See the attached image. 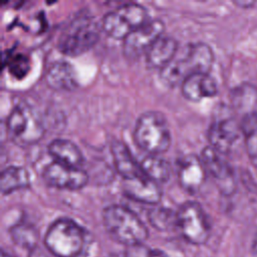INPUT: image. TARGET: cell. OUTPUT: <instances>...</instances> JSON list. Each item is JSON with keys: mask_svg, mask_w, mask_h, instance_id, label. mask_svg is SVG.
<instances>
[{"mask_svg": "<svg viewBox=\"0 0 257 257\" xmlns=\"http://www.w3.org/2000/svg\"><path fill=\"white\" fill-rule=\"evenodd\" d=\"M214 61L211 47L204 42L190 43L185 53L174 58L161 69V79L168 86L182 84L184 80L195 73H208Z\"/></svg>", "mask_w": 257, "mask_h": 257, "instance_id": "obj_1", "label": "cell"}, {"mask_svg": "<svg viewBox=\"0 0 257 257\" xmlns=\"http://www.w3.org/2000/svg\"><path fill=\"white\" fill-rule=\"evenodd\" d=\"M102 221L110 237L126 247L143 244L149 237V231L144 222L124 206L105 207L102 211Z\"/></svg>", "mask_w": 257, "mask_h": 257, "instance_id": "obj_2", "label": "cell"}, {"mask_svg": "<svg viewBox=\"0 0 257 257\" xmlns=\"http://www.w3.org/2000/svg\"><path fill=\"white\" fill-rule=\"evenodd\" d=\"M83 228L68 218L55 220L47 229L44 245L55 257H78L85 245Z\"/></svg>", "mask_w": 257, "mask_h": 257, "instance_id": "obj_3", "label": "cell"}, {"mask_svg": "<svg viewBox=\"0 0 257 257\" xmlns=\"http://www.w3.org/2000/svg\"><path fill=\"white\" fill-rule=\"evenodd\" d=\"M134 140L140 149L150 155L165 153L171 145V132L166 116L155 110L142 113L136 122Z\"/></svg>", "mask_w": 257, "mask_h": 257, "instance_id": "obj_4", "label": "cell"}, {"mask_svg": "<svg viewBox=\"0 0 257 257\" xmlns=\"http://www.w3.org/2000/svg\"><path fill=\"white\" fill-rule=\"evenodd\" d=\"M99 36L100 29L93 17L80 14L75 16L61 32L57 47L67 56H78L93 47Z\"/></svg>", "mask_w": 257, "mask_h": 257, "instance_id": "obj_5", "label": "cell"}, {"mask_svg": "<svg viewBox=\"0 0 257 257\" xmlns=\"http://www.w3.org/2000/svg\"><path fill=\"white\" fill-rule=\"evenodd\" d=\"M10 138L19 145H33L44 135V126L38 113L28 104H16L6 120Z\"/></svg>", "mask_w": 257, "mask_h": 257, "instance_id": "obj_6", "label": "cell"}, {"mask_svg": "<svg viewBox=\"0 0 257 257\" xmlns=\"http://www.w3.org/2000/svg\"><path fill=\"white\" fill-rule=\"evenodd\" d=\"M146 8L138 3H125L109 12L102 18V29L115 39H124L135 29L148 21Z\"/></svg>", "mask_w": 257, "mask_h": 257, "instance_id": "obj_7", "label": "cell"}, {"mask_svg": "<svg viewBox=\"0 0 257 257\" xmlns=\"http://www.w3.org/2000/svg\"><path fill=\"white\" fill-rule=\"evenodd\" d=\"M177 228L191 244L202 245L210 236V224L202 206L194 201L181 205L177 211Z\"/></svg>", "mask_w": 257, "mask_h": 257, "instance_id": "obj_8", "label": "cell"}, {"mask_svg": "<svg viewBox=\"0 0 257 257\" xmlns=\"http://www.w3.org/2000/svg\"><path fill=\"white\" fill-rule=\"evenodd\" d=\"M164 30L165 24L162 20H148L123 39V55L127 59H137L146 54L154 42L163 35Z\"/></svg>", "mask_w": 257, "mask_h": 257, "instance_id": "obj_9", "label": "cell"}, {"mask_svg": "<svg viewBox=\"0 0 257 257\" xmlns=\"http://www.w3.org/2000/svg\"><path fill=\"white\" fill-rule=\"evenodd\" d=\"M45 183L62 190H80L88 182V174L81 168H73L57 162L48 164L42 172Z\"/></svg>", "mask_w": 257, "mask_h": 257, "instance_id": "obj_10", "label": "cell"}, {"mask_svg": "<svg viewBox=\"0 0 257 257\" xmlns=\"http://www.w3.org/2000/svg\"><path fill=\"white\" fill-rule=\"evenodd\" d=\"M201 160L206 171L216 180L221 191L226 194L233 192V172L230 165L222 158V154L212 147H206L201 153Z\"/></svg>", "mask_w": 257, "mask_h": 257, "instance_id": "obj_11", "label": "cell"}, {"mask_svg": "<svg viewBox=\"0 0 257 257\" xmlns=\"http://www.w3.org/2000/svg\"><path fill=\"white\" fill-rule=\"evenodd\" d=\"M122 192L130 199L145 203L158 204L162 199V190L158 183L148 178L144 173L130 179H122Z\"/></svg>", "mask_w": 257, "mask_h": 257, "instance_id": "obj_12", "label": "cell"}, {"mask_svg": "<svg viewBox=\"0 0 257 257\" xmlns=\"http://www.w3.org/2000/svg\"><path fill=\"white\" fill-rule=\"evenodd\" d=\"M206 172L201 158L193 154L187 155L179 164V183L189 194H197L205 183Z\"/></svg>", "mask_w": 257, "mask_h": 257, "instance_id": "obj_13", "label": "cell"}, {"mask_svg": "<svg viewBox=\"0 0 257 257\" xmlns=\"http://www.w3.org/2000/svg\"><path fill=\"white\" fill-rule=\"evenodd\" d=\"M239 138V128L234 119L223 118L213 122L208 131L210 147L217 152L227 154L231 151Z\"/></svg>", "mask_w": 257, "mask_h": 257, "instance_id": "obj_14", "label": "cell"}, {"mask_svg": "<svg viewBox=\"0 0 257 257\" xmlns=\"http://www.w3.org/2000/svg\"><path fill=\"white\" fill-rule=\"evenodd\" d=\"M184 97L190 101H200L216 95L217 84L209 73H195L187 77L181 84Z\"/></svg>", "mask_w": 257, "mask_h": 257, "instance_id": "obj_15", "label": "cell"}, {"mask_svg": "<svg viewBox=\"0 0 257 257\" xmlns=\"http://www.w3.org/2000/svg\"><path fill=\"white\" fill-rule=\"evenodd\" d=\"M46 83L53 89L72 90L77 87L74 68L64 60L52 62L45 72Z\"/></svg>", "mask_w": 257, "mask_h": 257, "instance_id": "obj_16", "label": "cell"}, {"mask_svg": "<svg viewBox=\"0 0 257 257\" xmlns=\"http://www.w3.org/2000/svg\"><path fill=\"white\" fill-rule=\"evenodd\" d=\"M177 46L175 38L166 35L159 37L146 53L148 67L163 69L175 58Z\"/></svg>", "mask_w": 257, "mask_h": 257, "instance_id": "obj_17", "label": "cell"}, {"mask_svg": "<svg viewBox=\"0 0 257 257\" xmlns=\"http://www.w3.org/2000/svg\"><path fill=\"white\" fill-rule=\"evenodd\" d=\"M47 150L54 162L62 165L80 168L84 163L80 149L70 140L55 139L49 143Z\"/></svg>", "mask_w": 257, "mask_h": 257, "instance_id": "obj_18", "label": "cell"}, {"mask_svg": "<svg viewBox=\"0 0 257 257\" xmlns=\"http://www.w3.org/2000/svg\"><path fill=\"white\" fill-rule=\"evenodd\" d=\"M110 152L113 165L122 179H130L143 174L140 164H138L126 145L119 141L113 140L110 144Z\"/></svg>", "mask_w": 257, "mask_h": 257, "instance_id": "obj_19", "label": "cell"}, {"mask_svg": "<svg viewBox=\"0 0 257 257\" xmlns=\"http://www.w3.org/2000/svg\"><path fill=\"white\" fill-rule=\"evenodd\" d=\"M234 108L245 118L257 116V88L250 84H242L232 92Z\"/></svg>", "mask_w": 257, "mask_h": 257, "instance_id": "obj_20", "label": "cell"}, {"mask_svg": "<svg viewBox=\"0 0 257 257\" xmlns=\"http://www.w3.org/2000/svg\"><path fill=\"white\" fill-rule=\"evenodd\" d=\"M30 185L28 171L19 166H9L2 170L0 175V190L3 195L12 193L15 190L26 188Z\"/></svg>", "mask_w": 257, "mask_h": 257, "instance_id": "obj_21", "label": "cell"}, {"mask_svg": "<svg viewBox=\"0 0 257 257\" xmlns=\"http://www.w3.org/2000/svg\"><path fill=\"white\" fill-rule=\"evenodd\" d=\"M142 172L156 183L167 182L171 175L169 163L157 155H149L140 163Z\"/></svg>", "mask_w": 257, "mask_h": 257, "instance_id": "obj_22", "label": "cell"}, {"mask_svg": "<svg viewBox=\"0 0 257 257\" xmlns=\"http://www.w3.org/2000/svg\"><path fill=\"white\" fill-rule=\"evenodd\" d=\"M9 233L12 241L16 245L30 251L37 248L39 235L32 225L25 222L17 223L10 228Z\"/></svg>", "mask_w": 257, "mask_h": 257, "instance_id": "obj_23", "label": "cell"}, {"mask_svg": "<svg viewBox=\"0 0 257 257\" xmlns=\"http://www.w3.org/2000/svg\"><path fill=\"white\" fill-rule=\"evenodd\" d=\"M148 219L151 225L159 231H169L177 228V212L170 208H154L149 211Z\"/></svg>", "mask_w": 257, "mask_h": 257, "instance_id": "obj_24", "label": "cell"}, {"mask_svg": "<svg viewBox=\"0 0 257 257\" xmlns=\"http://www.w3.org/2000/svg\"><path fill=\"white\" fill-rule=\"evenodd\" d=\"M7 67L10 73L17 79H22L26 76L30 69L29 58L22 53L10 54L7 57Z\"/></svg>", "mask_w": 257, "mask_h": 257, "instance_id": "obj_25", "label": "cell"}, {"mask_svg": "<svg viewBox=\"0 0 257 257\" xmlns=\"http://www.w3.org/2000/svg\"><path fill=\"white\" fill-rule=\"evenodd\" d=\"M124 257H168V256L163 251L151 248L143 243V244L127 246L124 251Z\"/></svg>", "mask_w": 257, "mask_h": 257, "instance_id": "obj_26", "label": "cell"}, {"mask_svg": "<svg viewBox=\"0 0 257 257\" xmlns=\"http://www.w3.org/2000/svg\"><path fill=\"white\" fill-rule=\"evenodd\" d=\"M246 135L245 146L248 157L253 166L257 168V125L244 132Z\"/></svg>", "mask_w": 257, "mask_h": 257, "instance_id": "obj_27", "label": "cell"}, {"mask_svg": "<svg viewBox=\"0 0 257 257\" xmlns=\"http://www.w3.org/2000/svg\"><path fill=\"white\" fill-rule=\"evenodd\" d=\"M252 252L255 257H257V233L255 234V237L252 242Z\"/></svg>", "mask_w": 257, "mask_h": 257, "instance_id": "obj_28", "label": "cell"}, {"mask_svg": "<svg viewBox=\"0 0 257 257\" xmlns=\"http://www.w3.org/2000/svg\"><path fill=\"white\" fill-rule=\"evenodd\" d=\"M1 257H15V256H13L12 254H10L9 252H7L5 250H2L1 251Z\"/></svg>", "mask_w": 257, "mask_h": 257, "instance_id": "obj_29", "label": "cell"}]
</instances>
